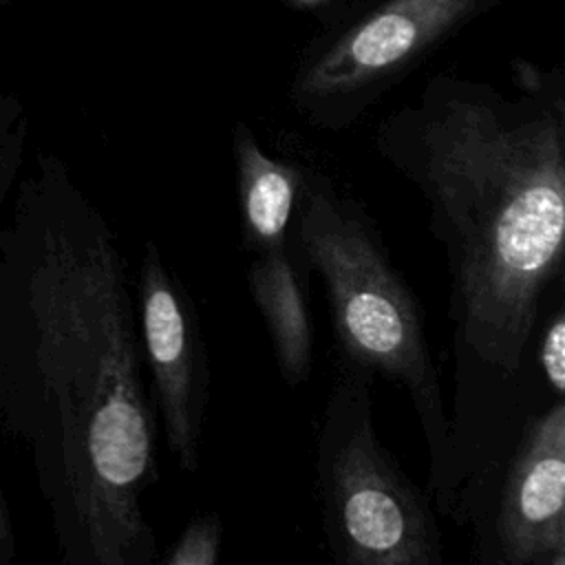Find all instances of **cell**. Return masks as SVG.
I'll return each instance as SVG.
<instances>
[{"label":"cell","instance_id":"cell-1","mask_svg":"<svg viewBox=\"0 0 565 565\" xmlns=\"http://www.w3.org/2000/svg\"><path fill=\"white\" fill-rule=\"evenodd\" d=\"M521 93L435 75L375 130L417 188L450 278L452 501L468 527L527 413L554 399L534 342L565 294V77L519 71Z\"/></svg>","mask_w":565,"mask_h":565},{"label":"cell","instance_id":"cell-2","mask_svg":"<svg viewBox=\"0 0 565 565\" xmlns=\"http://www.w3.org/2000/svg\"><path fill=\"white\" fill-rule=\"evenodd\" d=\"M113 225L53 152L0 223V419L26 446L66 565H150L157 415Z\"/></svg>","mask_w":565,"mask_h":565},{"label":"cell","instance_id":"cell-3","mask_svg":"<svg viewBox=\"0 0 565 565\" xmlns=\"http://www.w3.org/2000/svg\"><path fill=\"white\" fill-rule=\"evenodd\" d=\"M296 232L322 280L333 366L399 384L419 419L428 494L439 514L452 501L450 415L426 331V311L395 267L373 214L318 170L307 172Z\"/></svg>","mask_w":565,"mask_h":565},{"label":"cell","instance_id":"cell-4","mask_svg":"<svg viewBox=\"0 0 565 565\" xmlns=\"http://www.w3.org/2000/svg\"><path fill=\"white\" fill-rule=\"evenodd\" d=\"M375 377L333 366L316 444V492L327 550L338 565H441L437 510L380 441Z\"/></svg>","mask_w":565,"mask_h":565},{"label":"cell","instance_id":"cell-5","mask_svg":"<svg viewBox=\"0 0 565 565\" xmlns=\"http://www.w3.org/2000/svg\"><path fill=\"white\" fill-rule=\"evenodd\" d=\"M499 2L380 0L300 53L289 104L311 128L344 132L444 42Z\"/></svg>","mask_w":565,"mask_h":565},{"label":"cell","instance_id":"cell-6","mask_svg":"<svg viewBox=\"0 0 565 565\" xmlns=\"http://www.w3.org/2000/svg\"><path fill=\"white\" fill-rule=\"evenodd\" d=\"M468 527L481 565H565V397L525 415Z\"/></svg>","mask_w":565,"mask_h":565},{"label":"cell","instance_id":"cell-7","mask_svg":"<svg viewBox=\"0 0 565 565\" xmlns=\"http://www.w3.org/2000/svg\"><path fill=\"white\" fill-rule=\"evenodd\" d=\"M139 265L135 307L150 402L172 459L196 475L212 380L199 309L152 238Z\"/></svg>","mask_w":565,"mask_h":565},{"label":"cell","instance_id":"cell-8","mask_svg":"<svg viewBox=\"0 0 565 565\" xmlns=\"http://www.w3.org/2000/svg\"><path fill=\"white\" fill-rule=\"evenodd\" d=\"M311 265L296 232L285 245L254 254L247 267V291L267 329L280 377L302 386L311 375L313 324L309 311Z\"/></svg>","mask_w":565,"mask_h":565},{"label":"cell","instance_id":"cell-9","mask_svg":"<svg viewBox=\"0 0 565 565\" xmlns=\"http://www.w3.org/2000/svg\"><path fill=\"white\" fill-rule=\"evenodd\" d=\"M230 148L243 249L254 256L285 245L300 207L309 168L271 157L245 121L232 126Z\"/></svg>","mask_w":565,"mask_h":565},{"label":"cell","instance_id":"cell-10","mask_svg":"<svg viewBox=\"0 0 565 565\" xmlns=\"http://www.w3.org/2000/svg\"><path fill=\"white\" fill-rule=\"evenodd\" d=\"M534 369L552 397H565V294L545 313L536 342Z\"/></svg>","mask_w":565,"mask_h":565},{"label":"cell","instance_id":"cell-11","mask_svg":"<svg viewBox=\"0 0 565 565\" xmlns=\"http://www.w3.org/2000/svg\"><path fill=\"white\" fill-rule=\"evenodd\" d=\"M26 132L29 119L24 106L15 97L0 93V223L11 190L22 172Z\"/></svg>","mask_w":565,"mask_h":565},{"label":"cell","instance_id":"cell-12","mask_svg":"<svg viewBox=\"0 0 565 565\" xmlns=\"http://www.w3.org/2000/svg\"><path fill=\"white\" fill-rule=\"evenodd\" d=\"M223 525L221 516L212 512L194 514L183 527L181 536L161 556L163 565H216L221 556Z\"/></svg>","mask_w":565,"mask_h":565},{"label":"cell","instance_id":"cell-13","mask_svg":"<svg viewBox=\"0 0 565 565\" xmlns=\"http://www.w3.org/2000/svg\"><path fill=\"white\" fill-rule=\"evenodd\" d=\"M13 552H15L13 527H11L9 508H7V503H4L2 488H0V565L11 563V561H13Z\"/></svg>","mask_w":565,"mask_h":565},{"label":"cell","instance_id":"cell-14","mask_svg":"<svg viewBox=\"0 0 565 565\" xmlns=\"http://www.w3.org/2000/svg\"><path fill=\"white\" fill-rule=\"evenodd\" d=\"M285 2H289L291 7H296L300 11H322V9L338 7L344 0H285Z\"/></svg>","mask_w":565,"mask_h":565},{"label":"cell","instance_id":"cell-15","mask_svg":"<svg viewBox=\"0 0 565 565\" xmlns=\"http://www.w3.org/2000/svg\"><path fill=\"white\" fill-rule=\"evenodd\" d=\"M9 2H13V0H0V7H4V4H9Z\"/></svg>","mask_w":565,"mask_h":565}]
</instances>
